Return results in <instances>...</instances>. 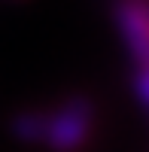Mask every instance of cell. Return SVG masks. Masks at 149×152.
<instances>
[{
  "label": "cell",
  "instance_id": "obj_4",
  "mask_svg": "<svg viewBox=\"0 0 149 152\" xmlns=\"http://www.w3.org/2000/svg\"><path fill=\"white\" fill-rule=\"evenodd\" d=\"M134 97H137V104L149 113V61L143 64H134Z\"/></svg>",
  "mask_w": 149,
  "mask_h": 152
},
{
  "label": "cell",
  "instance_id": "obj_1",
  "mask_svg": "<svg viewBox=\"0 0 149 152\" xmlns=\"http://www.w3.org/2000/svg\"><path fill=\"white\" fill-rule=\"evenodd\" d=\"M97 107L88 94H70L55 110H46L43 146L52 152H79L94 131Z\"/></svg>",
  "mask_w": 149,
  "mask_h": 152
},
{
  "label": "cell",
  "instance_id": "obj_2",
  "mask_svg": "<svg viewBox=\"0 0 149 152\" xmlns=\"http://www.w3.org/2000/svg\"><path fill=\"white\" fill-rule=\"evenodd\" d=\"M113 24L134 64L149 61V0H113Z\"/></svg>",
  "mask_w": 149,
  "mask_h": 152
},
{
  "label": "cell",
  "instance_id": "obj_3",
  "mask_svg": "<svg viewBox=\"0 0 149 152\" xmlns=\"http://www.w3.org/2000/svg\"><path fill=\"white\" fill-rule=\"evenodd\" d=\"M9 134L18 143L37 146L46 137V110H18L9 116Z\"/></svg>",
  "mask_w": 149,
  "mask_h": 152
}]
</instances>
